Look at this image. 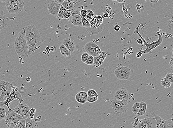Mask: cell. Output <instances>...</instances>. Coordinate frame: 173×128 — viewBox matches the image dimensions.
<instances>
[{"instance_id": "1", "label": "cell", "mask_w": 173, "mask_h": 128, "mask_svg": "<svg viewBox=\"0 0 173 128\" xmlns=\"http://www.w3.org/2000/svg\"><path fill=\"white\" fill-rule=\"evenodd\" d=\"M24 29L29 56L34 52L35 50L40 48V31L35 26L33 25H29L25 27Z\"/></svg>"}, {"instance_id": "2", "label": "cell", "mask_w": 173, "mask_h": 128, "mask_svg": "<svg viewBox=\"0 0 173 128\" xmlns=\"http://www.w3.org/2000/svg\"><path fill=\"white\" fill-rule=\"evenodd\" d=\"M14 45L15 50L19 58L25 59L28 58V48L25 38L24 29L17 35L15 39Z\"/></svg>"}, {"instance_id": "3", "label": "cell", "mask_w": 173, "mask_h": 128, "mask_svg": "<svg viewBox=\"0 0 173 128\" xmlns=\"http://www.w3.org/2000/svg\"><path fill=\"white\" fill-rule=\"evenodd\" d=\"M5 5L8 12L17 14L23 10L25 2L23 0H6Z\"/></svg>"}, {"instance_id": "4", "label": "cell", "mask_w": 173, "mask_h": 128, "mask_svg": "<svg viewBox=\"0 0 173 128\" xmlns=\"http://www.w3.org/2000/svg\"><path fill=\"white\" fill-rule=\"evenodd\" d=\"M139 27V26H138L136 27L134 31L133 34H134V33H137V34L139 35V36L140 37V38L143 40V45L146 46V49H145L144 50H141L140 49H139V52L142 53L143 54H148V53L150 52L151 50H152L153 49H155L157 48V47L160 46V45L162 44V35L161 34H159L158 35L159 38L158 40L156 41L153 42L148 44V43L146 42V40H145V39L143 38L139 33L138 31Z\"/></svg>"}, {"instance_id": "5", "label": "cell", "mask_w": 173, "mask_h": 128, "mask_svg": "<svg viewBox=\"0 0 173 128\" xmlns=\"http://www.w3.org/2000/svg\"><path fill=\"white\" fill-rule=\"evenodd\" d=\"M7 115L5 122L7 127L9 128H13L23 119L20 115L15 113L13 110L7 113Z\"/></svg>"}, {"instance_id": "6", "label": "cell", "mask_w": 173, "mask_h": 128, "mask_svg": "<svg viewBox=\"0 0 173 128\" xmlns=\"http://www.w3.org/2000/svg\"><path fill=\"white\" fill-rule=\"evenodd\" d=\"M16 99L19 100L20 103H22L23 101L22 94L18 91V90L15 91L11 90L10 94L8 96L7 99L5 101L0 102V107H2L4 106H6L8 109V111H10L11 109L10 107V104L11 102Z\"/></svg>"}, {"instance_id": "7", "label": "cell", "mask_w": 173, "mask_h": 128, "mask_svg": "<svg viewBox=\"0 0 173 128\" xmlns=\"http://www.w3.org/2000/svg\"><path fill=\"white\" fill-rule=\"evenodd\" d=\"M111 105L116 113L121 114L127 111L129 104L127 101L114 99L111 102Z\"/></svg>"}, {"instance_id": "8", "label": "cell", "mask_w": 173, "mask_h": 128, "mask_svg": "<svg viewBox=\"0 0 173 128\" xmlns=\"http://www.w3.org/2000/svg\"><path fill=\"white\" fill-rule=\"evenodd\" d=\"M114 74L118 79L128 80L130 77L131 70L127 67L117 66L114 72Z\"/></svg>"}, {"instance_id": "9", "label": "cell", "mask_w": 173, "mask_h": 128, "mask_svg": "<svg viewBox=\"0 0 173 128\" xmlns=\"http://www.w3.org/2000/svg\"><path fill=\"white\" fill-rule=\"evenodd\" d=\"M11 87L10 83L0 81V102L5 101L10 94Z\"/></svg>"}, {"instance_id": "10", "label": "cell", "mask_w": 173, "mask_h": 128, "mask_svg": "<svg viewBox=\"0 0 173 128\" xmlns=\"http://www.w3.org/2000/svg\"><path fill=\"white\" fill-rule=\"evenodd\" d=\"M85 52L93 57L99 56L102 51L99 45L93 42L86 43L84 46Z\"/></svg>"}, {"instance_id": "11", "label": "cell", "mask_w": 173, "mask_h": 128, "mask_svg": "<svg viewBox=\"0 0 173 128\" xmlns=\"http://www.w3.org/2000/svg\"><path fill=\"white\" fill-rule=\"evenodd\" d=\"M30 109L27 104L22 102L16 106L15 109H12V110L15 113L20 115L23 119H26L28 118Z\"/></svg>"}, {"instance_id": "12", "label": "cell", "mask_w": 173, "mask_h": 128, "mask_svg": "<svg viewBox=\"0 0 173 128\" xmlns=\"http://www.w3.org/2000/svg\"><path fill=\"white\" fill-rule=\"evenodd\" d=\"M131 96L126 88H122L117 90L114 96V99L127 101L131 99Z\"/></svg>"}, {"instance_id": "13", "label": "cell", "mask_w": 173, "mask_h": 128, "mask_svg": "<svg viewBox=\"0 0 173 128\" xmlns=\"http://www.w3.org/2000/svg\"><path fill=\"white\" fill-rule=\"evenodd\" d=\"M152 114L157 122L156 128H173L172 119H169L168 121H165L154 113H153Z\"/></svg>"}, {"instance_id": "14", "label": "cell", "mask_w": 173, "mask_h": 128, "mask_svg": "<svg viewBox=\"0 0 173 128\" xmlns=\"http://www.w3.org/2000/svg\"><path fill=\"white\" fill-rule=\"evenodd\" d=\"M61 4L56 1H51L48 5V10L50 14L54 15H58Z\"/></svg>"}, {"instance_id": "15", "label": "cell", "mask_w": 173, "mask_h": 128, "mask_svg": "<svg viewBox=\"0 0 173 128\" xmlns=\"http://www.w3.org/2000/svg\"><path fill=\"white\" fill-rule=\"evenodd\" d=\"M139 121L145 128H156L157 122L153 116L139 120Z\"/></svg>"}, {"instance_id": "16", "label": "cell", "mask_w": 173, "mask_h": 128, "mask_svg": "<svg viewBox=\"0 0 173 128\" xmlns=\"http://www.w3.org/2000/svg\"><path fill=\"white\" fill-rule=\"evenodd\" d=\"M71 23L75 26H82L81 17L80 15V11L78 10H75L72 11Z\"/></svg>"}, {"instance_id": "17", "label": "cell", "mask_w": 173, "mask_h": 128, "mask_svg": "<svg viewBox=\"0 0 173 128\" xmlns=\"http://www.w3.org/2000/svg\"><path fill=\"white\" fill-rule=\"evenodd\" d=\"M103 22V18L101 15H96L90 21L89 28L92 29H98L102 25Z\"/></svg>"}, {"instance_id": "18", "label": "cell", "mask_w": 173, "mask_h": 128, "mask_svg": "<svg viewBox=\"0 0 173 128\" xmlns=\"http://www.w3.org/2000/svg\"><path fill=\"white\" fill-rule=\"evenodd\" d=\"M107 53L105 52H102L99 56L94 57V63L93 64L94 68H97L103 64L104 60L107 58Z\"/></svg>"}, {"instance_id": "19", "label": "cell", "mask_w": 173, "mask_h": 128, "mask_svg": "<svg viewBox=\"0 0 173 128\" xmlns=\"http://www.w3.org/2000/svg\"><path fill=\"white\" fill-rule=\"evenodd\" d=\"M62 44L66 47L71 54L75 50L76 45L72 39L70 38L64 39L62 41Z\"/></svg>"}, {"instance_id": "20", "label": "cell", "mask_w": 173, "mask_h": 128, "mask_svg": "<svg viewBox=\"0 0 173 128\" xmlns=\"http://www.w3.org/2000/svg\"><path fill=\"white\" fill-rule=\"evenodd\" d=\"M38 125L37 122L33 119H30L29 118L26 119L25 128H38Z\"/></svg>"}, {"instance_id": "21", "label": "cell", "mask_w": 173, "mask_h": 128, "mask_svg": "<svg viewBox=\"0 0 173 128\" xmlns=\"http://www.w3.org/2000/svg\"><path fill=\"white\" fill-rule=\"evenodd\" d=\"M66 9L71 11L75 10V6L73 2L64 1L61 4Z\"/></svg>"}, {"instance_id": "22", "label": "cell", "mask_w": 173, "mask_h": 128, "mask_svg": "<svg viewBox=\"0 0 173 128\" xmlns=\"http://www.w3.org/2000/svg\"><path fill=\"white\" fill-rule=\"evenodd\" d=\"M60 50L61 54L64 57L70 56L71 55V52L62 44H61L60 46Z\"/></svg>"}, {"instance_id": "23", "label": "cell", "mask_w": 173, "mask_h": 128, "mask_svg": "<svg viewBox=\"0 0 173 128\" xmlns=\"http://www.w3.org/2000/svg\"><path fill=\"white\" fill-rule=\"evenodd\" d=\"M7 20L3 14V11L1 13H0V32L2 29L7 27Z\"/></svg>"}, {"instance_id": "24", "label": "cell", "mask_w": 173, "mask_h": 128, "mask_svg": "<svg viewBox=\"0 0 173 128\" xmlns=\"http://www.w3.org/2000/svg\"><path fill=\"white\" fill-rule=\"evenodd\" d=\"M161 85L166 88H170L171 86V83L165 78L161 79Z\"/></svg>"}, {"instance_id": "25", "label": "cell", "mask_w": 173, "mask_h": 128, "mask_svg": "<svg viewBox=\"0 0 173 128\" xmlns=\"http://www.w3.org/2000/svg\"><path fill=\"white\" fill-rule=\"evenodd\" d=\"M141 109L140 107V104L139 102H136L133 106L132 107V111L135 115H137V114Z\"/></svg>"}, {"instance_id": "26", "label": "cell", "mask_w": 173, "mask_h": 128, "mask_svg": "<svg viewBox=\"0 0 173 128\" xmlns=\"http://www.w3.org/2000/svg\"><path fill=\"white\" fill-rule=\"evenodd\" d=\"M6 110L3 107L0 108V121L4 119L7 116Z\"/></svg>"}, {"instance_id": "27", "label": "cell", "mask_w": 173, "mask_h": 128, "mask_svg": "<svg viewBox=\"0 0 173 128\" xmlns=\"http://www.w3.org/2000/svg\"><path fill=\"white\" fill-rule=\"evenodd\" d=\"M81 17L82 26L85 27L86 28L90 27V23L88 20L87 19H86L85 17H82L81 16Z\"/></svg>"}, {"instance_id": "28", "label": "cell", "mask_w": 173, "mask_h": 128, "mask_svg": "<svg viewBox=\"0 0 173 128\" xmlns=\"http://www.w3.org/2000/svg\"><path fill=\"white\" fill-rule=\"evenodd\" d=\"M26 119H23L13 128H25Z\"/></svg>"}, {"instance_id": "29", "label": "cell", "mask_w": 173, "mask_h": 128, "mask_svg": "<svg viewBox=\"0 0 173 128\" xmlns=\"http://www.w3.org/2000/svg\"><path fill=\"white\" fill-rule=\"evenodd\" d=\"M94 15L95 13L93 11L91 10H87V15L86 17L88 20H91L94 17Z\"/></svg>"}, {"instance_id": "30", "label": "cell", "mask_w": 173, "mask_h": 128, "mask_svg": "<svg viewBox=\"0 0 173 128\" xmlns=\"http://www.w3.org/2000/svg\"><path fill=\"white\" fill-rule=\"evenodd\" d=\"M72 11H69L66 12L64 13L63 14L61 19H66L70 18L72 16Z\"/></svg>"}, {"instance_id": "31", "label": "cell", "mask_w": 173, "mask_h": 128, "mask_svg": "<svg viewBox=\"0 0 173 128\" xmlns=\"http://www.w3.org/2000/svg\"><path fill=\"white\" fill-rule=\"evenodd\" d=\"M70 10H67L64 7H62V6L61 5L60 8V9L59 11V12L58 14V16L59 18H61L62 17V16L63 14L64 13H65L67 11H68Z\"/></svg>"}, {"instance_id": "32", "label": "cell", "mask_w": 173, "mask_h": 128, "mask_svg": "<svg viewBox=\"0 0 173 128\" xmlns=\"http://www.w3.org/2000/svg\"><path fill=\"white\" fill-rule=\"evenodd\" d=\"M87 94L88 96H93V97H98L97 92L95 90L90 89L88 91Z\"/></svg>"}, {"instance_id": "33", "label": "cell", "mask_w": 173, "mask_h": 128, "mask_svg": "<svg viewBox=\"0 0 173 128\" xmlns=\"http://www.w3.org/2000/svg\"><path fill=\"white\" fill-rule=\"evenodd\" d=\"M75 99L76 101H77L78 103L80 104H84L86 103L87 102V100L84 99L83 97H80V96L76 95L75 96Z\"/></svg>"}, {"instance_id": "34", "label": "cell", "mask_w": 173, "mask_h": 128, "mask_svg": "<svg viewBox=\"0 0 173 128\" xmlns=\"http://www.w3.org/2000/svg\"><path fill=\"white\" fill-rule=\"evenodd\" d=\"M94 60V57L89 55L85 64L88 65H92L93 64Z\"/></svg>"}, {"instance_id": "35", "label": "cell", "mask_w": 173, "mask_h": 128, "mask_svg": "<svg viewBox=\"0 0 173 128\" xmlns=\"http://www.w3.org/2000/svg\"><path fill=\"white\" fill-rule=\"evenodd\" d=\"M89 54L86 52H84L82 54L81 57V60L82 62L85 63L86 60H87L88 57L89 56Z\"/></svg>"}, {"instance_id": "36", "label": "cell", "mask_w": 173, "mask_h": 128, "mask_svg": "<svg viewBox=\"0 0 173 128\" xmlns=\"http://www.w3.org/2000/svg\"><path fill=\"white\" fill-rule=\"evenodd\" d=\"M76 95L83 97L84 98V99H85L86 100H87L88 96L87 92L84 91H82L79 92Z\"/></svg>"}, {"instance_id": "37", "label": "cell", "mask_w": 173, "mask_h": 128, "mask_svg": "<svg viewBox=\"0 0 173 128\" xmlns=\"http://www.w3.org/2000/svg\"><path fill=\"white\" fill-rule=\"evenodd\" d=\"M98 99V97H93V96H88L87 102L90 103L95 102Z\"/></svg>"}, {"instance_id": "38", "label": "cell", "mask_w": 173, "mask_h": 128, "mask_svg": "<svg viewBox=\"0 0 173 128\" xmlns=\"http://www.w3.org/2000/svg\"><path fill=\"white\" fill-rule=\"evenodd\" d=\"M165 78L169 81L171 83H172L173 82V74L171 73H168L166 75Z\"/></svg>"}, {"instance_id": "39", "label": "cell", "mask_w": 173, "mask_h": 128, "mask_svg": "<svg viewBox=\"0 0 173 128\" xmlns=\"http://www.w3.org/2000/svg\"><path fill=\"white\" fill-rule=\"evenodd\" d=\"M139 104H140L141 109L143 110V111L146 112L147 107L146 103L144 102H141L140 103H139Z\"/></svg>"}, {"instance_id": "40", "label": "cell", "mask_w": 173, "mask_h": 128, "mask_svg": "<svg viewBox=\"0 0 173 128\" xmlns=\"http://www.w3.org/2000/svg\"><path fill=\"white\" fill-rule=\"evenodd\" d=\"M80 15L81 17H86L87 15V10L85 9H82L80 11Z\"/></svg>"}, {"instance_id": "41", "label": "cell", "mask_w": 173, "mask_h": 128, "mask_svg": "<svg viewBox=\"0 0 173 128\" xmlns=\"http://www.w3.org/2000/svg\"><path fill=\"white\" fill-rule=\"evenodd\" d=\"M105 10L107 13L109 14H111L112 10L111 7H110L109 5H106Z\"/></svg>"}, {"instance_id": "42", "label": "cell", "mask_w": 173, "mask_h": 128, "mask_svg": "<svg viewBox=\"0 0 173 128\" xmlns=\"http://www.w3.org/2000/svg\"><path fill=\"white\" fill-rule=\"evenodd\" d=\"M133 128H145L144 127H143L141 124L140 123V122H139V121L138 122L136 125V126H135L134 127H133Z\"/></svg>"}, {"instance_id": "43", "label": "cell", "mask_w": 173, "mask_h": 128, "mask_svg": "<svg viewBox=\"0 0 173 128\" xmlns=\"http://www.w3.org/2000/svg\"><path fill=\"white\" fill-rule=\"evenodd\" d=\"M121 29V26L119 25H116L114 27V29L116 31H119Z\"/></svg>"}, {"instance_id": "44", "label": "cell", "mask_w": 173, "mask_h": 128, "mask_svg": "<svg viewBox=\"0 0 173 128\" xmlns=\"http://www.w3.org/2000/svg\"><path fill=\"white\" fill-rule=\"evenodd\" d=\"M34 114L30 113L28 116V118L30 119H33L34 118Z\"/></svg>"}, {"instance_id": "45", "label": "cell", "mask_w": 173, "mask_h": 128, "mask_svg": "<svg viewBox=\"0 0 173 128\" xmlns=\"http://www.w3.org/2000/svg\"><path fill=\"white\" fill-rule=\"evenodd\" d=\"M137 42L139 44L143 45V41L141 38L138 39L137 40Z\"/></svg>"}, {"instance_id": "46", "label": "cell", "mask_w": 173, "mask_h": 128, "mask_svg": "<svg viewBox=\"0 0 173 128\" xmlns=\"http://www.w3.org/2000/svg\"><path fill=\"white\" fill-rule=\"evenodd\" d=\"M36 110L35 108H32L30 109V113H32L33 114H35L36 113Z\"/></svg>"}, {"instance_id": "47", "label": "cell", "mask_w": 173, "mask_h": 128, "mask_svg": "<svg viewBox=\"0 0 173 128\" xmlns=\"http://www.w3.org/2000/svg\"><path fill=\"white\" fill-rule=\"evenodd\" d=\"M139 121V118H137L135 120L134 123H132V125H133V127L135 126L138 123V122Z\"/></svg>"}, {"instance_id": "48", "label": "cell", "mask_w": 173, "mask_h": 128, "mask_svg": "<svg viewBox=\"0 0 173 128\" xmlns=\"http://www.w3.org/2000/svg\"><path fill=\"white\" fill-rule=\"evenodd\" d=\"M41 119H42V116L40 115L38 116L36 119L34 120V121L36 122L40 121H41Z\"/></svg>"}, {"instance_id": "49", "label": "cell", "mask_w": 173, "mask_h": 128, "mask_svg": "<svg viewBox=\"0 0 173 128\" xmlns=\"http://www.w3.org/2000/svg\"><path fill=\"white\" fill-rule=\"evenodd\" d=\"M173 56H172L171 58V61L170 63V65L171 68V70H172L173 69Z\"/></svg>"}, {"instance_id": "50", "label": "cell", "mask_w": 173, "mask_h": 128, "mask_svg": "<svg viewBox=\"0 0 173 128\" xmlns=\"http://www.w3.org/2000/svg\"><path fill=\"white\" fill-rule=\"evenodd\" d=\"M142 53L141 52H139L137 53L136 55V56L138 58H140V57L142 56Z\"/></svg>"}, {"instance_id": "51", "label": "cell", "mask_w": 173, "mask_h": 128, "mask_svg": "<svg viewBox=\"0 0 173 128\" xmlns=\"http://www.w3.org/2000/svg\"><path fill=\"white\" fill-rule=\"evenodd\" d=\"M109 15L107 13H104L103 14V17H105V18H107V17H109Z\"/></svg>"}, {"instance_id": "52", "label": "cell", "mask_w": 173, "mask_h": 128, "mask_svg": "<svg viewBox=\"0 0 173 128\" xmlns=\"http://www.w3.org/2000/svg\"><path fill=\"white\" fill-rule=\"evenodd\" d=\"M55 1L58 2L61 4L64 1V0H55Z\"/></svg>"}, {"instance_id": "53", "label": "cell", "mask_w": 173, "mask_h": 128, "mask_svg": "<svg viewBox=\"0 0 173 128\" xmlns=\"http://www.w3.org/2000/svg\"><path fill=\"white\" fill-rule=\"evenodd\" d=\"M118 3H123L124 2L125 0H116Z\"/></svg>"}, {"instance_id": "54", "label": "cell", "mask_w": 173, "mask_h": 128, "mask_svg": "<svg viewBox=\"0 0 173 128\" xmlns=\"http://www.w3.org/2000/svg\"><path fill=\"white\" fill-rule=\"evenodd\" d=\"M31 78L29 77H27L26 78V81L27 82H29L31 81Z\"/></svg>"}, {"instance_id": "55", "label": "cell", "mask_w": 173, "mask_h": 128, "mask_svg": "<svg viewBox=\"0 0 173 128\" xmlns=\"http://www.w3.org/2000/svg\"><path fill=\"white\" fill-rule=\"evenodd\" d=\"M75 0H64V1L74 2Z\"/></svg>"}, {"instance_id": "56", "label": "cell", "mask_w": 173, "mask_h": 128, "mask_svg": "<svg viewBox=\"0 0 173 128\" xmlns=\"http://www.w3.org/2000/svg\"><path fill=\"white\" fill-rule=\"evenodd\" d=\"M111 1H116V0H111Z\"/></svg>"}, {"instance_id": "57", "label": "cell", "mask_w": 173, "mask_h": 128, "mask_svg": "<svg viewBox=\"0 0 173 128\" xmlns=\"http://www.w3.org/2000/svg\"><path fill=\"white\" fill-rule=\"evenodd\" d=\"M0 122H1V121H0Z\"/></svg>"}]
</instances>
